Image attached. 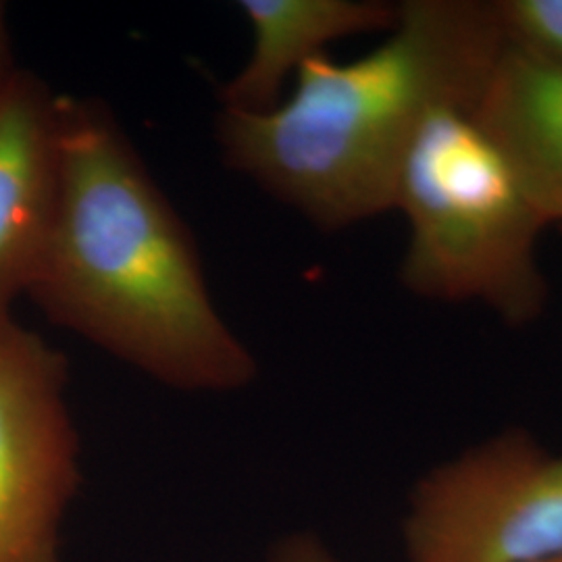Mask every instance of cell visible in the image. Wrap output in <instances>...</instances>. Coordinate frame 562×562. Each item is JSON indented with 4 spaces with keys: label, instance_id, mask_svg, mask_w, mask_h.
Wrapping results in <instances>:
<instances>
[{
    "label": "cell",
    "instance_id": "6da1fadb",
    "mask_svg": "<svg viewBox=\"0 0 562 562\" xmlns=\"http://www.w3.org/2000/svg\"><path fill=\"white\" fill-rule=\"evenodd\" d=\"M57 215L30 296L42 313L183 392H236L257 361L223 322L196 246L111 111L60 94Z\"/></svg>",
    "mask_w": 562,
    "mask_h": 562
},
{
    "label": "cell",
    "instance_id": "7a4b0ae2",
    "mask_svg": "<svg viewBox=\"0 0 562 562\" xmlns=\"http://www.w3.org/2000/svg\"><path fill=\"white\" fill-rule=\"evenodd\" d=\"M506 44L498 2H401L367 55L306 60L292 92L261 113L222 109L223 159L322 229L378 217L392 211L423 121L473 106Z\"/></svg>",
    "mask_w": 562,
    "mask_h": 562
},
{
    "label": "cell",
    "instance_id": "3957f363",
    "mask_svg": "<svg viewBox=\"0 0 562 562\" xmlns=\"http://www.w3.org/2000/svg\"><path fill=\"white\" fill-rule=\"evenodd\" d=\"M392 211L408 225L401 280L411 294L480 302L513 327L542 315L538 240L550 223L471 106H442L423 121Z\"/></svg>",
    "mask_w": 562,
    "mask_h": 562
},
{
    "label": "cell",
    "instance_id": "277c9868",
    "mask_svg": "<svg viewBox=\"0 0 562 562\" xmlns=\"http://www.w3.org/2000/svg\"><path fill=\"white\" fill-rule=\"evenodd\" d=\"M406 562H543L562 552V457L506 429L422 477Z\"/></svg>",
    "mask_w": 562,
    "mask_h": 562
},
{
    "label": "cell",
    "instance_id": "5b68a950",
    "mask_svg": "<svg viewBox=\"0 0 562 562\" xmlns=\"http://www.w3.org/2000/svg\"><path fill=\"white\" fill-rule=\"evenodd\" d=\"M67 375L63 352L0 322V562H63V521L81 482Z\"/></svg>",
    "mask_w": 562,
    "mask_h": 562
},
{
    "label": "cell",
    "instance_id": "8992f818",
    "mask_svg": "<svg viewBox=\"0 0 562 562\" xmlns=\"http://www.w3.org/2000/svg\"><path fill=\"white\" fill-rule=\"evenodd\" d=\"M60 94L15 71L0 90V322L38 278L59 202Z\"/></svg>",
    "mask_w": 562,
    "mask_h": 562
},
{
    "label": "cell",
    "instance_id": "52a82bcc",
    "mask_svg": "<svg viewBox=\"0 0 562 562\" xmlns=\"http://www.w3.org/2000/svg\"><path fill=\"white\" fill-rule=\"evenodd\" d=\"M252 50L223 86L222 109L261 113L281 101L283 86L331 42L390 32L398 4L380 0H241Z\"/></svg>",
    "mask_w": 562,
    "mask_h": 562
},
{
    "label": "cell",
    "instance_id": "ba28073f",
    "mask_svg": "<svg viewBox=\"0 0 562 562\" xmlns=\"http://www.w3.org/2000/svg\"><path fill=\"white\" fill-rule=\"evenodd\" d=\"M471 113L562 227V65L508 41Z\"/></svg>",
    "mask_w": 562,
    "mask_h": 562
},
{
    "label": "cell",
    "instance_id": "9c48e42d",
    "mask_svg": "<svg viewBox=\"0 0 562 562\" xmlns=\"http://www.w3.org/2000/svg\"><path fill=\"white\" fill-rule=\"evenodd\" d=\"M508 41L562 65V0H501Z\"/></svg>",
    "mask_w": 562,
    "mask_h": 562
},
{
    "label": "cell",
    "instance_id": "30bf717a",
    "mask_svg": "<svg viewBox=\"0 0 562 562\" xmlns=\"http://www.w3.org/2000/svg\"><path fill=\"white\" fill-rule=\"evenodd\" d=\"M269 562H341L325 543L311 533H294L276 543Z\"/></svg>",
    "mask_w": 562,
    "mask_h": 562
},
{
    "label": "cell",
    "instance_id": "8fae6325",
    "mask_svg": "<svg viewBox=\"0 0 562 562\" xmlns=\"http://www.w3.org/2000/svg\"><path fill=\"white\" fill-rule=\"evenodd\" d=\"M15 71L18 69L13 67L11 38H9V25H7V7L0 2V90L13 78Z\"/></svg>",
    "mask_w": 562,
    "mask_h": 562
},
{
    "label": "cell",
    "instance_id": "7c38bea8",
    "mask_svg": "<svg viewBox=\"0 0 562 562\" xmlns=\"http://www.w3.org/2000/svg\"><path fill=\"white\" fill-rule=\"evenodd\" d=\"M543 562H562V552L561 554H557V557H552V559H548V561Z\"/></svg>",
    "mask_w": 562,
    "mask_h": 562
},
{
    "label": "cell",
    "instance_id": "4fadbf2b",
    "mask_svg": "<svg viewBox=\"0 0 562 562\" xmlns=\"http://www.w3.org/2000/svg\"><path fill=\"white\" fill-rule=\"evenodd\" d=\"M561 232H562V227H561Z\"/></svg>",
    "mask_w": 562,
    "mask_h": 562
}]
</instances>
